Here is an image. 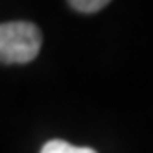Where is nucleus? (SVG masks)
Listing matches in <instances>:
<instances>
[{"label": "nucleus", "mask_w": 153, "mask_h": 153, "mask_svg": "<svg viewBox=\"0 0 153 153\" xmlns=\"http://www.w3.org/2000/svg\"><path fill=\"white\" fill-rule=\"evenodd\" d=\"M42 45L41 30L28 20L0 24V61L7 65H24L39 56Z\"/></svg>", "instance_id": "f257e3e1"}, {"label": "nucleus", "mask_w": 153, "mask_h": 153, "mask_svg": "<svg viewBox=\"0 0 153 153\" xmlns=\"http://www.w3.org/2000/svg\"><path fill=\"white\" fill-rule=\"evenodd\" d=\"M41 153H98V151L92 148H85V146H74L61 138H53V140H48L41 148Z\"/></svg>", "instance_id": "f03ea898"}, {"label": "nucleus", "mask_w": 153, "mask_h": 153, "mask_svg": "<svg viewBox=\"0 0 153 153\" xmlns=\"http://www.w3.org/2000/svg\"><path fill=\"white\" fill-rule=\"evenodd\" d=\"M107 4V0H70L68 2V6L79 13H96L103 9Z\"/></svg>", "instance_id": "7ed1b4c3"}]
</instances>
